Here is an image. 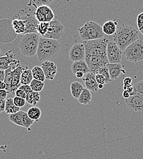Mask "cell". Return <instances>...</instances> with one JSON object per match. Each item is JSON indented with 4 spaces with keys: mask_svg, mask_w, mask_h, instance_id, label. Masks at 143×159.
Masks as SVG:
<instances>
[{
    "mask_svg": "<svg viewBox=\"0 0 143 159\" xmlns=\"http://www.w3.org/2000/svg\"><path fill=\"white\" fill-rule=\"evenodd\" d=\"M61 48V44L59 40L40 37L37 52V58L41 62L49 61L59 54Z\"/></svg>",
    "mask_w": 143,
    "mask_h": 159,
    "instance_id": "1",
    "label": "cell"
},
{
    "mask_svg": "<svg viewBox=\"0 0 143 159\" xmlns=\"http://www.w3.org/2000/svg\"><path fill=\"white\" fill-rule=\"evenodd\" d=\"M139 38L138 30L132 26L122 25L114 34V42L124 51L131 43Z\"/></svg>",
    "mask_w": 143,
    "mask_h": 159,
    "instance_id": "2",
    "label": "cell"
},
{
    "mask_svg": "<svg viewBox=\"0 0 143 159\" xmlns=\"http://www.w3.org/2000/svg\"><path fill=\"white\" fill-rule=\"evenodd\" d=\"M40 40L39 35L36 33L23 34L19 42V48L22 55L28 58L37 55Z\"/></svg>",
    "mask_w": 143,
    "mask_h": 159,
    "instance_id": "3",
    "label": "cell"
},
{
    "mask_svg": "<svg viewBox=\"0 0 143 159\" xmlns=\"http://www.w3.org/2000/svg\"><path fill=\"white\" fill-rule=\"evenodd\" d=\"M79 34L83 41L100 39L104 38L105 35L102 31V26L93 21L86 22L81 28H79Z\"/></svg>",
    "mask_w": 143,
    "mask_h": 159,
    "instance_id": "4",
    "label": "cell"
},
{
    "mask_svg": "<svg viewBox=\"0 0 143 159\" xmlns=\"http://www.w3.org/2000/svg\"><path fill=\"white\" fill-rule=\"evenodd\" d=\"M109 40L102 38L98 39L83 41L86 56H105Z\"/></svg>",
    "mask_w": 143,
    "mask_h": 159,
    "instance_id": "5",
    "label": "cell"
},
{
    "mask_svg": "<svg viewBox=\"0 0 143 159\" xmlns=\"http://www.w3.org/2000/svg\"><path fill=\"white\" fill-rule=\"evenodd\" d=\"M126 60L131 62H137L143 60V41L138 39L123 52Z\"/></svg>",
    "mask_w": 143,
    "mask_h": 159,
    "instance_id": "6",
    "label": "cell"
},
{
    "mask_svg": "<svg viewBox=\"0 0 143 159\" xmlns=\"http://www.w3.org/2000/svg\"><path fill=\"white\" fill-rule=\"evenodd\" d=\"M85 61L90 69V72L96 74L98 70L102 67L109 64L107 55L105 56H86Z\"/></svg>",
    "mask_w": 143,
    "mask_h": 159,
    "instance_id": "7",
    "label": "cell"
},
{
    "mask_svg": "<svg viewBox=\"0 0 143 159\" xmlns=\"http://www.w3.org/2000/svg\"><path fill=\"white\" fill-rule=\"evenodd\" d=\"M34 16L39 22H50L54 19V13L48 5H41L36 8Z\"/></svg>",
    "mask_w": 143,
    "mask_h": 159,
    "instance_id": "8",
    "label": "cell"
},
{
    "mask_svg": "<svg viewBox=\"0 0 143 159\" xmlns=\"http://www.w3.org/2000/svg\"><path fill=\"white\" fill-rule=\"evenodd\" d=\"M64 34V26L61 22L54 19L49 22V28L44 38L52 39H61Z\"/></svg>",
    "mask_w": 143,
    "mask_h": 159,
    "instance_id": "9",
    "label": "cell"
},
{
    "mask_svg": "<svg viewBox=\"0 0 143 159\" xmlns=\"http://www.w3.org/2000/svg\"><path fill=\"white\" fill-rule=\"evenodd\" d=\"M123 51L114 42L109 41L107 48V57L109 63H121Z\"/></svg>",
    "mask_w": 143,
    "mask_h": 159,
    "instance_id": "10",
    "label": "cell"
},
{
    "mask_svg": "<svg viewBox=\"0 0 143 159\" xmlns=\"http://www.w3.org/2000/svg\"><path fill=\"white\" fill-rule=\"evenodd\" d=\"M127 107L133 112L143 113V95L137 93L136 95L130 96L128 99H125Z\"/></svg>",
    "mask_w": 143,
    "mask_h": 159,
    "instance_id": "11",
    "label": "cell"
},
{
    "mask_svg": "<svg viewBox=\"0 0 143 159\" xmlns=\"http://www.w3.org/2000/svg\"><path fill=\"white\" fill-rule=\"evenodd\" d=\"M21 18L26 21V33H37V26L39 23L36 18H34L30 14H28L25 9H22L19 13Z\"/></svg>",
    "mask_w": 143,
    "mask_h": 159,
    "instance_id": "12",
    "label": "cell"
},
{
    "mask_svg": "<svg viewBox=\"0 0 143 159\" xmlns=\"http://www.w3.org/2000/svg\"><path fill=\"white\" fill-rule=\"evenodd\" d=\"M85 48L83 43H76L73 45L69 52V57L73 62L85 60Z\"/></svg>",
    "mask_w": 143,
    "mask_h": 159,
    "instance_id": "13",
    "label": "cell"
},
{
    "mask_svg": "<svg viewBox=\"0 0 143 159\" xmlns=\"http://www.w3.org/2000/svg\"><path fill=\"white\" fill-rule=\"evenodd\" d=\"M23 67L20 65L17 67H12V85L9 94H14L20 86L21 75L23 72Z\"/></svg>",
    "mask_w": 143,
    "mask_h": 159,
    "instance_id": "14",
    "label": "cell"
},
{
    "mask_svg": "<svg viewBox=\"0 0 143 159\" xmlns=\"http://www.w3.org/2000/svg\"><path fill=\"white\" fill-rule=\"evenodd\" d=\"M41 67L44 72L46 80H53L55 79L57 72V67L54 62L50 61H44L42 62Z\"/></svg>",
    "mask_w": 143,
    "mask_h": 159,
    "instance_id": "15",
    "label": "cell"
},
{
    "mask_svg": "<svg viewBox=\"0 0 143 159\" xmlns=\"http://www.w3.org/2000/svg\"><path fill=\"white\" fill-rule=\"evenodd\" d=\"M15 55L12 53V51L7 52L5 56L0 57V69L6 70L11 66L15 64H20V61L15 59Z\"/></svg>",
    "mask_w": 143,
    "mask_h": 159,
    "instance_id": "16",
    "label": "cell"
},
{
    "mask_svg": "<svg viewBox=\"0 0 143 159\" xmlns=\"http://www.w3.org/2000/svg\"><path fill=\"white\" fill-rule=\"evenodd\" d=\"M95 75V74L91 72H88L84 75L82 80L85 83L86 88L89 89L90 91L98 92L99 90L98 87L99 84L96 80Z\"/></svg>",
    "mask_w": 143,
    "mask_h": 159,
    "instance_id": "17",
    "label": "cell"
},
{
    "mask_svg": "<svg viewBox=\"0 0 143 159\" xmlns=\"http://www.w3.org/2000/svg\"><path fill=\"white\" fill-rule=\"evenodd\" d=\"M12 25L14 32L17 34H24L26 31V24L24 20L21 18L19 14H15L12 21Z\"/></svg>",
    "mask_w": 143,
    "mask_h": 159,
    "instance_id": "18",
    "label": "cell"
},
{
    "mask_svg": "<svg viewBox=\"0 0 143 159\" xmlns=\"http://www.w3.org/2000/svg\"><path fill=\"white\" fill-rule=\"evenodd\" d=\"M108 69L111 80H117L121 73H125L124 67L121 63H109Z\"/></svg>",
    "mask_w": 143,
    "mask_h": 159,
    "instance_id": "19",
    "label": "cell"
},
{
    "mask_svg": "<svg viewBox=\"0 0 143 159\" xmlns=\"http://www.w3.org/2000/svg\"><path fill=\"white\" fill-rule=\"evenodd\" d=\"M71 71L75 75L77 72L81 71L83 72L85 74L90 72V69L85 61V60H81V61H77L73 62L71 67Z\"/></svg>",
    "mask_w": 143,
    "mask_h": 159,
    "instance_id": "20",
    "label": "cell"
},
{
    "mask_svg": "<svg viewBox=\"0 0 143 159\" xmlns=\"http://www.w3.org/2000/svg\"><path fill=\"white\" fill-rule=\"evenodd\" d=\"M118 22L116 21L109 20L104 23L102 26V31L105 35H114L117 30Z\"/></svg>",
    "mask_w": 143,
    "mask_h": 159,
    "instance_id": "21",
    "label": "cell"
},
{
    "mask_svg": "<svg viewBox=\"0 0 143 159\" xmlns=\"http://www.w3.org/2000/svg\"><path fill=\"white\" fill-rule=\"evenodd\" d=\"M83 89H84V86L80 82L74 81L71 83V85H70L71 94L72 96L76 99H79Z\"/></svg>",
    "mask_w": 143,
    "mask_h": 159,
    "instance_id": "22",
    "label": "cell"
},
{
    "mask_svg": "<svg viewBox=\"0 0 143 159\" xmlns=\"http://www.w3.org/2000/svg\"><path fill=\"white\" fill-rule=\"evenodd\" d=\"M34 79L32 70L28 69V67H23V72L21 75L20 83L22 85L30 84L32 80Z\"/></svg>",
    "mask_w": 143,
    "mask_h": 159,
    "instance_id": "23",
    "label": "cell"
},
{
    "mask_svg": "<svg viewBox=\"0 0 143 159\" xmlns=\"http://www.w3.org/2000/svg\"><path fill=\"white\" fill-rule=\"evenodd\" d=\"M91 99H92V94L90 91L87 88H84L83 90L82 91V93L81 94L79 99L78 100L79 103L84 105H88L90 104Z\"/></svg>",
    "mask_w": 143,
    "mask_h": 159,
    "instance_id": "24",
    "label": "cell"
},
{
    "mask_svg": "<svg viewBox=\"0 0 143 159\" xmlns=\"http://www.w3.org/2000/svg\"><path fill=\"white\" fill-rule=\"evenodd\" d=\"M20 110V108L17 107L14 103L12 98H7L6 100L5 105V112L7 114L11 115L15 113Z\"/></svg>",
    "mask_w": 143,
    "mask_h": 159,
    "instance_id": "25",
    "label": "cell"
},
{
    "mask_svg": "<svg viewBox=\"0 0 143 159\" xmlns=\"http://www.w3.org/2000/svg\"><path fill=\"white\" fill-rule=\"evenodd\" d=\"M26 102L30 105H36L40 100V94L38 92L32 91L26 94Z\"/></svg>",
    "mask_w": 143,
    "mask_h": 159,
    "instance_id": "26",
    "label": "cell"
},
{
    "mask_svg": "<svg viewBox=\"0 0 143 159\" xmlns=\"http://www.w3.org/2000/svg\"><path fill=\"white\" fill-rule=\"evenodd\" d=\"M31 70H32L33 78L34 79L38 80L43 82L44 81L46 78L41 66H34Z\"/></svg>",
    "mask_w": 143,
    "mask_h": 159,
    "instance_id": "27",
    "label": "cell"
},
{
    "mask_svg": "<svg viewBox=\"0 0 143 159\" xmlns=\"http://www.w3.org/2000/svg\"><path fill=\"white\" fill-rule=\"evenodd\" d=\"M29 117L34 121H37L40 118L41 112L40 109L36 107H32L30 108L27 112Z\"/></svg>",
    "mask_w": 143,
    "mask_h": 159,
    "instance_id": "28",
    "label": "cell"
},
{
    "mask_svg": "<svg viewBox=\"0 0 143 159\" xmlns=\"http://www.w3.org/2000/svg\"><path fill=\"white\" fill-rule=\"evenodd\" d=\"M49 28V22H39L37 26V33L42 38L48 33Z\"/></svg>",
    "mask_w": 143,
    "mask_h": 159,
    "instance_id": "29",
    "label": "cell"
},
{
    "mask_svg": "<svg viewBox=\"0 0 143 159\" xmlns=\"http://www.w3.org/2000/svg\"><path fill=\"white\" fill-rule=\"evenodd\" d=\"M21 117H22V123H23V127L27 129L28 130H31V126L34 124V120H33L32 119H31L27 112L23 111H21Z\"/></svg>",
    "mask_w": 143,
    "mask_h": 159,
    "instance_id": "30",
    "label": "cell"
},
{
    "mask_svg": "<svg viewBox=\"0 0 143 159\" xmlns=\"http://www.w3.org/2000/svg\"><path fill=\"white\" fill-rule=\"evenodd\" d=\"M29 85L33 91L40 93L43 89L44 83L43 81L34 79L32 80Z\"/></svg>",
    "mask_w": 143,
    "mask_h": 159,
    "instance_id": "31",
    "label": "cell"
},
{
    "mask_svg": "<svg viewBox=\"0 0 143 159\" xmlns=\"http://www.w3.org/2000/svg\"><path fill=\"white\" fill-rule=\"evenodd\" d=\"M9 119L10 121H11L12 123L15 124V125H17L20 127H23V123H22V117H21V110L15 113L9 115Z\"/></svg>",
    "mask_w": 143,
    "mask_h": 159,
    "instance_id": "32",
    "label": "cell"
},
{
    "mask_svg": "<svg viewBox=\"0 0 143 159\" xmlns=\"http://www.w3.org/2000/svg\"><path fill=\"white\" fill-rule=\"evenodd\" d=\"M56 0H29L28 6H33L35 8L41 5H49Z\"/></svg>",
    "mask_w": 143,
    "mask_h": 159,
    "instance_id": "33",
    "label": "cell"
},
{
    "mask_svg": "<svg viewBox=\"0 0 143 159\" xmlns=\"http://www.w3.org/2000/svg\"><path fill=\"white\" fill-rule=\"evenodd\" d=\"M96 74H101L105 77V78L106 79V84L110 83L112 81L110 78V74H109V71H108V65L100 68L98 70Z\"/></svg>",
    "mask_w": 143,
    "mask_h": 159,
    "instance_id": "34",
    "label": "cell"
},
{
    "mask_svg": "<svg viewBox=\"0 0 143 159\" xmlns=\"http://www.w3.org/2000/svg\"><path fill=\"white\" fill-rule=\"evenodd\" d=\"M13 100H14V104L19 108H22V107H24V105H26V100L25 99L19 98L17 96H15L13 99Z\"/></svg>",
    "mask_w": 143,
    "mask_h": 159,
    "instance_id": "35",
    "label": "cell"
},
{
    "mask_svg": "<svg viewBox=\"0 0 143 159\" xmlns=\"http://www.w3.org/2000/svg\"><path fill=\"white\" fill-rule=\"evenodd\" d=\"M132 79L130 77H126L123 80V89L127 90L130 86H131L132 83Z\"/></svg>",
    "mask_w": 143,
    "mask_h": 159,
    "instance_id": "36",
    "label": "cell"
},
{
    "mask_svg": "<svg viewBox=\"0 0 143 159\" xmlns=\"http://www.w3.org/2000/svg\"><path fill=\"white\" fill-rule=\"evenodd\" d=\"M95 78L98 84H102L103 85L106 84V79L101 74H96L95 75Z\"/></svg>",
    "mask_w": 143,
    "mask_h": 159,
    "instance_id": "37",
    "label": "cell"
},
{
    "mask_svg": "<svg viewBox=\"0 0 143 159\" xmlns=\"http://www.w3.org/2000/svg\"><path fill=\"white\" fill-rule=\"evenodd\" d=\"M134 86L137 88L138 93L143 95V80L137 83Z\"/></svg>",
    "mask_w": 143,
    "mask_h": 159,
    "instance_id": "38",
    "label": "cell"
},
{
    "mask_svg": "<svg viewBox=\"0 0 143 159\" xmlns=\"http://www.w3.org/2000/svg\"><path fill=\"white\" fill-rule=\"evenodd\" d=\"M19 88L21 90H23V91H24L26 93V94L33 91L32 90V89H31V88L29 84H26V85H22L21 84V86H20V87Z\"/></svg>",
    "mask_w": 143,
    "mask_h": 159,
    "instance_id": "39",
    "label": "cell"
},
{
    "mask_svg": "<svg viewBox=\"0 0 143 159\" xmlns=\"http://www.w3.org/2000/svg\"><path fill=\"white\" fill-rule=\"evenodd\" d=\"M143 25V12L140 14L137 17V26L138 29L141 28Z\"/></svg>",
    "mask_w": 143,
    "mask_h": 159,
    "instance_id": "40",
    "label": "cell"
},
{
    "mask_svg": "<svg viewBox=\"0 0 143 159\" xmlns=\"http://www.w3.org/2000/svg\"><path fill=\"white\" fill-rule=\"evenodd\" d=\"M15 94L16 96L19 97V98H23V99H26V93L24 91L21 90L19 88L15 91Z\"/></svg>",
    "mask_w": 143,
    "mask_h": 159,
    "instance_id": "41",
    "label": "cell"
},
{
    "mask_svg": "<svg viewBox=\"0 0 143 159\" xmlns=\"http://www.w3.org/2000/svg\"><path fill=\"white\" fill-rule=\"evenodd\" d=\"M127 90L128 91V93H129L130 96H135V95H136V94L138 93L137 89V88H135V86H132H132H130Z\"/></svg>",
    "mask_w": 143,
    "mask_h": 159,
    "instance_id": "42",
    "label": "cell"
},
{
    "mask_svg": "<svg viewBox=\"0 0 143 159\" xmlns=\"http://www.w3.org/2000/svg\"><path fill=\"white\" fill-rule=\"evenodd\" d=\"M8 93L6 89H0V99L6 100Z\"/></svg>",
    "mask_w": 143,
    "mask_h": 159,
    "instance_id": "43",
    "label": "cell"
},
{
    "mask_svg": "<svg viewBox=\"0 0 143 159\" xmlns=\"http://www.w3.org/2000/svg\"><path fill=\"white\" fill-rule=\"evenodd\" d=\"M6 100L0 99V113L5 111Z\"/></svg>",
    "mask_w": 143,
    "mask_h": 159,
    "instance_id": "44",
    "label": "cell"
},
{
    "mask_svg": "<svg viewBox=\"0 0 143 159\" xmlns=\"http://www.w3.org/2000/svg\"><path fill=\"white\" fill-rule=\"evenodd\" d=\"M123 97L125 99H127L130 97V95L127 90H124L123 93Z\"/></svg>",
    "mask_w": 143,
    "mask_h": 159,
    "instance_id": "45",
    "label": "cell"
},
{
    "mask_svg": "<svg viewBox=\"0 0 143 159\" xmlns=\"http://www.w3.org/2000/svg\"><path fill=\"white\" fill-rule=\"evenodd\" d=\"M5 79V70L0 69V81H4Z\"/></svg>",
    "mask_w": 143,
    "mask_h": 159,
    "instance_id": "46",
    "label": "cell"
},
{
    "mask_svg": "<svg viewBox=\"0 0 143 159\" xmlns=\"http://www.w3.org/2000/svg\"><path fill=\"white\" fill-rule=\"evenodd\" d=\"M84 75H85V74H84L83 72H81V71L77 72L75 74V75H76V77L78 79H82V78L83 77Z\"/></svg>",
    "mask_w": 143,
    "mask_h": 159,
    "instance_id": "47",
    "label": "cell"
},
{
    "mask_svg": "<svg viewBox=\"0 0 143 159\" xmlns=\"http://www.w3.org/2000/svg\"><path fill=\"white\" fill-rule=\"evenodd\" d=\"M6 89V84L4 81H0V89Z\"/></svg>",
    "mask_w": 143,
    "mask_h": 159,
    "instance_id": "48",
    "label": "cell"
},
{
    "mask_svg": "<svg viewBox=\"0 0 143 159\" xmlns=\"http://www.w3.org/2000/svg\"><path fill=\"white\" fill-rule=\"evenodd\" d=\"M103 86H104V85H103L102 84H99V85H98L99 89H103Z\"/></svg>",
    "mask_w": 143,
    "mask_h": 159,
    "instance_id": "49",
    "label": "cell"
},
{
    "mask_svg": "<svg viewBox=\"0 0 143 159\" xmlns=\"http://www.w3.org/2000/svg\"><path fill=\"white\" fill-rule=\"evenodd\" d=\"M138 30H139V31H140V33L143 35V25L141 28H140V29H138Z\"/></svg>",
    "mask_w": 143,
    "mask_h": 159,
    "instance_id": "50",
    "label": "cell"
},
{
    "mask_svg": "<svg viewBox=\"0 0 143 159\" xmlns=\"http://www.w3.org/2000/svg\"><path fill=\"white\" fill-rule=\"evenodd\" d=\"M2 56V52H1V49H0V57Z\"/></svg>",
    "mask_w": 143,
    "mask_h": 159,
    "instance_id": "51",
    "label": "cell"
}]
</instances>
